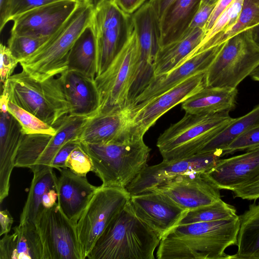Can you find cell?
Here are the masks:
<instances>
[{
	"mask_svg": "<svg viewBox=\"0 0 259 259\" xmlns=\"http://www.w3.org/2000/svg\"><path fill=\"white\" fill-rule=\"evenodd\" d=\"M202 0H176L159 20L160 47L175 42L187 31Z\"/></svg>",
	"mask_w": 259,
	"mask_h": 259,
	"instance_id": "26",
	"label": "cell"
},
{
	"mask_svg": "<svg viewBox=\"0 0 259 259\" xmlns=\"http://www.w3.org/2000/svg\"><path fill=\"white\" fill-rule=\"evenodd\" d=\"M250 32L253 41L259 48V24L250 28Z\"/></svg>",
	"mask_w": 259,
	"mask_h": 259,
	"instance_id": "51",
	"label": "cell"
},
{
	"mask_svg": "<svg viewBox=\"0 0 259 259\" xmlns=\"http://www.w3.org/2000/svg\"><path fill=\"white\" fill-rule=\"evenodd\" d=\"M59 171L57 203L65 217L76 225L98 187L90 184L86 176L77 175L68 168Z\"/></svg>",
	"mask_w": 259,
	"mask_h": 259,
	"instance_id": "22",
	"label": "cell"
},
{
	"mask_svg": "<svg viewBox=\"0 0 259 259\" xmlns=\"http://www.w3.org/2000/svg\"><path fill=\"white\" fill-rule=\"evenodd\" d=\"M138 43L134 32L125 45L106 70L95 78L99 95L97 113L123 107L128 104V96L136 70Z\"/></svg>",
	"mask_w": 259,
	"mask_h": 259,
	"instance_id": "11",
	"label": "cell"
},
{
	"mask_svg": "<svg viewBox=\"0 0 259 259\" xmlns=\"http://www.w3.org/2000/svg\"><path fill=\"white\" fill-rule=\"evenodd\" d=\"M216 4L208 3L200 6L183 37L196 28L204 29Z\"/></svg>",
	"mask_w": 259,
	"mask_h": 259,
	"instance_id": "42",
	"label": "cell"
},
{
	"mask_svg": "<svg viewBox=\"0 0 259 259\" xmlns=\"http://www.w3.org/2000/svg\"><path fill=\"white\" fill-rule=\"evenodd\" d=\"M124 12L132 15L138 10L146 0H112Z\"/></svg>",
	"mask_w": 259,
	"mask_h": 259,
	"instance_id": "46",
	"label": "cell"
},
{
	"mask_svg": "<svg viewBox=\"0 0 259 259\" xmlns=\"http://www.w3.org/2000/svg\"><path fill=\"white\" fill-rule=\"evenodd\" d=\"M41 241L35 224H19L0 241V259H42Z\"/></svg>",
	"mask_w": 259,
	"mask_h": 259,
	"instance_id": "25",
	"label": "cell"
},
{
	"mask_svg": "<svg viewBox=\"0 0 259 259\" xmlns=\"http://www.w3.org/2000/svg\"><path fill=\"white\" fill-rule=\"evenodd\" d=\"M2 94L52 126L70 113V105L59 77L39 81L22 70L11 75L3 84Z\"/></svg>",
	"mask_w": 259,
	"mask_h": 259,
	"instance_id": "5",
	"label": "cell"
},
{
	"mask_svg": "<svg viewBox=\"0 0 259 259\" xmlns=\"http://www.w3.org/2000/svg\"><path fill=\"white\" fill-rule=\"evenodd\" d=\"M60 0H10L5 19L0 26L2 31L6 24L21 14L38 7Z\"/></svg>",
	"mask_w": 259,
	"mask_h": 259,
	"instance_id": "39",
	"label": "cell"
},
{
	"mask_svg": "<svg viewBox=\"0 0 259 259\" xmlns=\"http://www.w3.org/2000/svg\"><path fill=\"white\" fill-rule=\"evenodd\" d=\"M82 0H60L25 12L13 20L11 34L49 38L56 33Z\"/></svg>",
	"mask_w": 259,
	"mask_h": 259,
	"instance_id": "17",
	"label": "cell"
},
{
	"mask_svg": "<svg viewBox=\"0 0 259 259\" xmlns=\"http://www.w3.org/2000/svg\"><path fill=\"white\" fill-rule=\"evenodd\" d=\"M65 165L67 168L81 176H86L89 172L94 170L91 158L80 143L70 153Z\"/></svg>",
	"mask_w": 259,
	"mask_h": 259,
	"instance_id": "38",
	"label": "cell"
},
{
	"mask_svg": "<svg viewBox=\"0 0 259 259\" xmlns=\"http://www.w3.org/2000/svg\"><path fill=\"white\" fill-rule=\"evenodd\" d=\"M250 76L254 80L259 81V65L253 71Z\"/></svg>",
	"mask_w": 259,
	"mask_h": 259,
	"instance_id": "52",
	"label": "cell"
},
{
	"mask_svg": "<svg viewBox=\"0 0 259 259\" xmlns=\"http://www.w3.org/2000/svg\"><path fill=\"white\" fill-rule=\"evenodd\" d=\"M258 65L259 48L249 29L224 42L205 72L206 86L236 89Z\"/></svg>",
	"mask_w": 259,
	"mask_h": 259,
	"instance_id": "7",
	"label": "cell"
},
{
	"mask_svg": "<svg viewBox=\"0 0 259 259\" xmlns=\"http://www.w3.org/2000/svg\"><path fill=\"white\" fill-rule=\"evenodd\" d=\"M95 8L104 0H89Z\"/></svg>",
	"mask_w": 259,
	"mask_h": 259,
	"instance_id": "53",
	"label": "cell"
},
{
	"mask_svg": "<svg viewBox=\"0 0 259 259\" xmlns=\"http://www.w3.org/2000/svg\"><path fill=\"white\" fill-rule=\"evenodd\" d=\"M35 225L42 245V259H82L75 225L58 203L45 209Z\"/></svg>",
	"mask_w": 259,
	"mask_h": 259,
	"instance_id": "12",
	"label": "cell"
},
{
	"mask_svg": "<svg viewBox=\"0 0 259 259\" xmlns=\"http://www.w3.org/2000/svg\"><path fill=\"white\" fill-rule=\"evenodd\" d=\"M89 117L70 114L63 116L53 125L56 131L54 135L23 134L15 167L28 168L33 173L51 167L58 151L68 141L76 139Z\"/></svg>",
	"mask_w": 259,
	"mask_h": 259,
	"instance_id": "8",
	"label": "cell"
},
{
	"mask_svg": "<svg viewBox=\"0 0 259 259\" xmlns=\"http://www.w3.org/2000/svg\"><path fill=\"white\" fill-rule=\"evenodd\" d=\"M223 44L193 55L170 71L154 76L145 89L135 99L132 107L148 102L194 75L206 72Z\"/></svg>",
	"mask_w": 259,
	"mask_h": 259,
	"instance_id": "20",
	"label": "cell"
},
{
	"mask_svg": "<svg viewBox=\"0 0 259 259\" xmlns=\"http://www.w3.org/2000/svg\"><path fill=\"white\" fill-rule=\"evenodd\" d=\"M79 143L80 142L77 139H74L65 144L55 155L52 161L51 167L59 170L61 169L67 168L65 165L66 159L72 151Z\"/></svg>",
	"mask_w": 259,
	"mask_h": 259,
	"instance_id": "44",
	"label": "cell"
},
{
	"mask_svg": "<svg viewBox=\"0 0 259 259\" xmlns=\"http://www.w3.org/2000/svg\"><path fill=\"white\" fill-rule=\"evenodd\" d=\"M239 217L238 249L231 259H259V204L250 205Z\"/></svg>",
	"mask_w": 259,
	"mask_h": 259,
	"instance_id": "31",
	"label": "cell"
},
{
	"mask_svg": "<svg viewBox=\"0 0 259 259\" xmlns=\"http://www.w3.org/2000/svg\"><path fill=\"white\" fill-rule=\"evenodd\" d=\"M234 0H218L205 27V33L208 31L220 15L226 10Z\"/></svg>",
	"mask_w": 259,
	"mask_h": 259,
	"instance_id": "45",
	"label": "cell"
},
{
	"mask_svg": "<svg viewBox=\"0 0 259 259\" xmlns=\"http://www.w3.org/2000/svg\"><path fill=\"white\" fill-rule=\"evenodd\" d=\"M236 215L235 207L221 199L212 204L189 210L179 225L224 220Z\"/></svg>",
	"mask_w": 259,
	"mask_h": 259,
	"instance_id": "34",
	"label": "cell"
},
{
	"mask_svg": "<svg viewBox=\"0 0 259 259\" xmlns=\"http://www.w3.org/2000/svg\"><path fill=\"white\" fill-rule=\"evenodd\" d=\"M58 178L51 167H46L33 173L26 201L20 217V223L35 224L44 211L42 200L45 194L57 188Z\"/></svg>",
	"mask_w": 259,
	"mask_h": 259,
	"instance_id": "29",
	"label": "cell"
},
{
	"mask_svg": "<svg viewBox=\"0 0 259 259\" xmlns=\"http://www.w3.org/2000/svg\"><path fill=\"white\" fill-rule=\"evenodd\" d=\"M7 105L8 111L19 122L23 134L55 135L56 131L53 126L42 121L8 99Z\"/></svg>",
	"mask_w": 259,
	"mask_h": 259,
	"instance_id": "35",
	"label": "cell"
},
{
	"mask_svg": "<svg viewBox=\"0 0 259 259\" xmlns=\"http://www.w3.org/2000/svg\"><path fill=\"white\" fill-rule=\"evenodd\" d=\"M1 65L0 76L1 81L4 84L8 79L12 75L15 68L19 63V61L12 54L10 50L2 43L0 45Z\"/></svg>",
	"mask_w": 259,
	"mask_h": 259,
	"instance_id": "41",
	"label": "cell"
},
{
	"mask_svg": "<svg viewBox=\"0 0 259 259\" xmlns=\"http://www.w3.org/2000/svg\"><path fill=\"white\" fill-rule=\"evenodd\" d=\"M222 157L216 151L199 153L184 159L165 161L143 168L125 188L131 195L146 192L163 181L175 176L193 171L207 172Z\"/></svg>",
	"mask_w": 259,
	"mask_h": 259,
	"instance_id": "15",
	"label": "cell"
},
{
	"mask_svg": "<svg viewBox=\"0 0 259 259\" xmlns=\"http://www.w3.org/2000/svg\"><path fill=\"white\" fill-rule=\"evenodd\" d=\"M237 89L205 86L182 103L185 113L213 114L230 111L235 106Z\"/></svg>",
	"mask_w": 259,
	"mask_h": 259,
	"instance_id": "27",
	"label": "cell"
},
{
	"mask_svg": "<svg viewBox=\"0 0 259 259\" xmlns=\"http://www.w3.org/2000/svg\"><path fill=\"white\" fill-rule=\"evenodd\" d=\"M150 191L165 195L179 206L188 211L221 199L220 189L204 171H193L175 176L147 191Z\"/></svg>",
	"mask_w": 259,
	"mask_h": 259,
	"instance_id": "13",
	"label": "cell"
},
{
	"mask_svg": "<svg viewBox=\"0 0 259 259\" xmlns=\"http://www.w3.org/2000/svg\"><path fill=\"white\" fill-rule=\"evenodd\" d=\"M136 136H143L133 127L132 107L127 105L89 117L76 139L79 142L108 144L124 142Z\"/></svg>",
	"mask_w": 259,
	"mask_h": 259,
	"instance_id": "19",
	"label": "cell"
},
{
	"mask_svg": "<svg viewBox=\"0 0 259 259\" xmlns=\"http://www.w3.org/2000/svg\"><path fill=\"white\" fill-rule=\"evenodd\" d=\"M239 215L210 222L178 225L163 237L158 259H231L225 253L236 245Z\"/></svg>",
	"mask_w": 259,
	"mask_h": 259,
	"instance_id": "1",
	"label": "cell"
},
{
	"mask_svg": "<svg viewBox=\"0 0 259 259\" xmlns=\"http://www.w3.org/2000/svg\"><path fill=\"white\" fill-rule=\"evenodd\" d=\"M205 34L196 28L179 40L159 49L154 64V74L167 73L187 59L202 42Z\"/></svg>",
	"mask_w": 259,
	"mask_h": 259,
	"instance_id": "28",
	"label": "cell"
},
{
	"mask_svg": "<svg viewBox=\"0 0 259 259\" xmlns=\"http://www.w3.org/2000/svg\"><path fill=\"white\" fill-rule=\"evenodd\" d=\"M94 9L89 0H82L55 33L33 54L19 62L22 70L39 81L55 77L66 70L69 52L90 24Z\"/></svg>",
	"mask_w": 259,
	"mask_h": 259,
	"instance_id": "4",
	"label": "cell"
},
{
	"mask_svg": "<svg viewBox=\"0 0 259 259\" xmlns=\"http://www.w3.org/2000/svg\"><path fill=\"white\" fill-rule=\"evenodd\" d=\"M160 239L136 214L130 201L94 244L89 259H154Z\"/></svg>",
	"mask_w": 259,
	"mask_h": 259,
	"instance_id": "2",
	"label": "cell"
},
{
	"mask_svg": "<svg viewBox=\"0 0 259 259\" xmlns=\"http://www.w3.org/2000/svg\"><path fill=\"white\" fill-rule=\"evenodd\" d=\"M130 199L125 188L98 187L75 225L82 259L87 257L98 238Z\"/></svg>",
	"mask_w": 259,
	"mask_h": 259,
	"instance_id": "10",
	"label": "cell"
},
{
	"mask_svg": "<svg viewBox=\"0 0 259 259\" xmlns=\"http://www.w3.org/2000/svg\"><path fill=\"white\" fill-rule=\"evenodd\" d=\"M234 197L244 200H256L259 198V175L233 191Z\"/></svg>",
	"mask_w": 259,
	"mask_h": 259,
	"instance_id": "43",
	"label": "cell"
},
{
	"mask_svg": "<svg viewBox=\"0 0 259 259\" xmlns=\"http://www.w3.org/2000/svg\"><path fill=\"white\" fill-rule=\"evenodd\" d=\"M206 173L219 189L233 191L259 175V146L242 154L220 158Z\"/></svg>",
	"mask_w": 259,
	"mask_h": 259,
	"instance_id": "21",
	"label": "cell"
},
{
	"mask_svg": "<svg viewBox=\"0 0 259 259\" xmlns=\"http://www.w3.org/2000/svg\"><path fill=\"white\" fill-rule=\"evenodd\" d=\"M10 0H0V26L5 20L7 10Z\"/></svg>",
	"mask_w": 259,
	"mask_h": 259,
	"instance_id": "50",
	"label": "cell"
},
{
	"mask_svg": "<svg viewBox=\"0 0 259 259\" xmlns=\"http://www.w3.org/2000/svg\"><path fill=\"white\" fill-rule=\"evenodd\" d=\"M243 1V0H234L220 15L210 29L205 33V36L199 46L221 35L234 25L240 14Z\"/></svg>",
	"mask_w": 259,
	"mask_h": 259,
	"instance_id": "36",
	"label": "cell"
},
{
	"mask_svg": "<svg viewBox=\"0 0 259 259\" xmlns=\"http://www.w3.org/2000/svg\"><path fill=\"white\" fill-rule=\"evenodd\" d=\"M205 86V72L199 73L148 102L132 108L133 124L136 132L144 136L165 113Z\"/></svg>",
	"mask_w": 259,
	"mask_h": 259,
	"instance_id": "16",
	"label": "cell"
},
{
	"mask_svg": "<svg viewBox=\"0 0 259 259\" xmlns=\"http://www.w3.org/2000/svg\"><path fill=\"white\" fill-rule=\"evenodd\" d=\"M57 188L52 189L47 192L43 197L42 207L43 210L51 208L56 203L58 200Z\"/></svg>",
	"mask_w": 259,
	"mask_h": 259,
	"instance_id": "49",
	"label": "cell"
},
{
	"mask_svg": "<svg viewBox=\"0 0 259 259\" xmlns=\"http://www.w3.org/2000/svg\"><path fill=\"white\" fill-rule=\"evenodd\" d=\"M232 118L228 111L207 114L185 113L157 139L156 146L163 160H177L198 154Z\"/></svg>",
	"mask_w": 259,
	"mask_h": 259,
	"instance_id": "6",
	"label": "cell"
},
{
	"mask_svg": "<svg viewBox=\"0 0 259 259\" xmlns=\"http://www.w3.org/2000/svg\"><path fill=\"white\" fill-rule=\"evenodd\" d=\"M70 107L69 114L90 117L99 107V95L95 78L79 72L66 70L59 76Z\"/></svg>",
	"mask_w": 259,
	"mask_h": 259,
	"instance_id": "23",
	"label": "cell"
},
{
	"mask_svg": "<svg viewBox=\"0 0 259 259\" xmlns=\"http://www.w3.org/2000/svg\"><path fill=\"white\" fill-rule=\"evenodd\" d=\"M259 125V104L247 114L232 118L203 147L199 153L223 151L237 138Z\"/></svg>",
	"mask_w": 259,
	"mask_h": 259,
	"instance_id": "32",
	"label": "cell"
},
{
	"mask_svg": "<svg viewBox=\"0 0 259 259\" xmlns=\"http://www.w3.org/2000/svg\"><path fill=\"white\" fill-rule=\"evenodd\" d=\"M259 146V125L249 129L234 140L223 152L222 156Z\"/></svg>",
	"mask_w": 259,
	"mask_h": 259,
	"instance_id": "40",
	"label": "cell"
},
{
	"mask_svg": "<svg viewBox=\"0 0 259 259\" xmlns=\"http://www.w3.org/2000/svg\"><path fill=\"white\" fill-rule=\"evenodd\" d=\"M138 43V59L134 83L146 87L155 76L154 64L160 49L159 20L147 2L132 14Z\"/></svg>",
	"mask_w": 259,
	"mask_h": 259,
	"instance_id": "14",
	"label": "cell"
},
{
	"mask_svg": "<svg viewBox=\"0 0 259 259\" xmlns=\"http://www.w3.org/2000/svg\"><path fill=\"white\" fill-rule=\"evenodd\" d=\"M91 25L96 38L97 76L128 41L134 25L132 15L122 11L112 0H104L94 8Z\"/></svg>",
	"mask_w": 259,
	"mask_h": 259,
	"instance_id": "9",
	"label": "cell"
},
{
	"mask_svg": "<svg viewBox=\"0 0 259 259\" xmlns=\"http://www.w3.org/2000/svg\"><path fill=\"white\" fill-rule=\"evenodd\" d=\"M23 133L19 122L8 110H1L0 203L8 196L10 180Z\"/></svg>",
	"mask_w": 259,
	"mask_h": 259,
	"instance_id": "24",
	"label": "cell"
},
{
	"mask_svg": "<svg viewBox=\"0 0 259 259\" xmlns=\"http://www.w3.org/2000/svg\"><path fill=\"white\" fill-rule=\"evenodd\" d=\"M130 202L137 216L160 240L179 225L188 211L165 195L153 191L131 195Z\"/></svg>",
	"mask_w": 259,
	"mask_h": 259,
	"instance_id": "18",
	"label": "cell"
},
{
	"mask_svg": "<svg viewBox=\"0 0 259 259\" xmlns=\"http://www.w3.org/2000/svg\"><path fill=\"white\" fill-rule=\"evenodd\" d=\"M67 66V70L77 71L95 78L97 47L94 31L91 23L81 32L69 52Z\"/></svg>",
	"mask_w": 259,
	"mask_h": 259,
	"instance_id": "30",
	"label": "cell"
},
{
	"mask_svg": "<svg viewBox=\"0 0 259 259\" xmlns=\"http://www.w3.org/2000/svg\"><path fill=\"white\" fill-rule=\"evenodd\" d=\"M259 24V0H243L236 22L227 31L199 46L190 55L225 42L234 35Z\"/></svg>",
	"mask_w": 259,
	"mask_h": 259,
	"instance_id": "33",
	"label": "cell"
},
{
	"mask_svg": "<svg viewBox=\"0 0 259 259\" xmlns=\"http://www.w3.org/2000/svg\"><path fill=\"white\" fill-rule=\"evenodd\" d=\"M218 0H202L201 5H205L208 3H217Z\"/></svg>",
	"mask_w": 259,
	"mask_h": 259,
	"instance_id": "54",
	"label": "cell"
},
{
	"mask_svg": "<svg viewBox=\"0 0 259 259\" xmlns=\"http://www.w3.org/2000/svg\"><path fill=\"white\" fill-rule=\"evenodd\" d=\"M49 38L11 34L8 39V47L13 55L20 62L33 54Z\"/></svg>",
	"mask_w": 259,
	"mask_h": 259,
	"instance_id": "37",
	"label": "cell"
},
{
	"mask_svg": "<svg viewBox=\"0 0 259 259\" xmlns=\"http://www.w3.org/2000/svg\"><path fill=\"white\" fill-rule=\"evenodd\" d=\"M13 223V218L7 209L1 210L0 211V235L8 234L11 230Z\"/></svg>",
	"mask_w": 259,
	"mask_h": 259,
	"instance_id": "47",
	"label": "cell"
},
{
	"mask_svg": "<svg viewBox=\"0 0 259 259\" xmlns=\"http://www.w3.org/2000/svg\"><path fill=\"white\" fill-rule=\"evenodd\" d=\"M143 138L136 136L108 144L80 142L91 158L93 171L102 181L101 186L125 188L147 165L151 149Z\"/></svg>",
	"mask_w": 259,
	"mask_h": 259,
	"instance_id": "3",
	"label": "cell"
},
{
	"mask_svg": "<svg viewBox=\"0 0 259 259\" xmlns=\"http://www.w3.org/2000/svg\"><path fill=\"white\" fill-rule=\"evenodd\" d=\"M176 0H149L148 3L153 8L159 20L166 9Z\"/></svg>",
	"mask_w": 259,
	"mask_h": 259,
	"instance_id": "48",
	"label": "cell"
}]
</instances>
